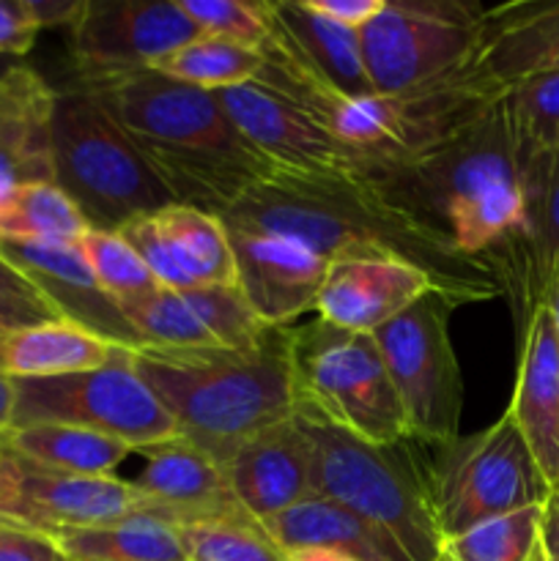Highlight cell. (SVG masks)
<instances>
[{
	"label": "cell",
	"mask_w": 559,
	"mask_h": 561,
	"mask_svg": "<svg viewBox=\"0 0 559 561\" xmlns=\"http://www.w3.org/2000/svg\"><path fill=\"white\" fill-rule=\"evenodd\" d=\"M135 453L146 460L132 485L153 504L159 518L181 524L201 515L241 507L225 480L223 466L184 436H173Z\"/></svg>",
	"instance_id": "obj_22"
},
{
	"label": "cell",
	"mask_w": 559,
	"mask_h": 561,
	"mask_svg": "<svg viewBox=\"0 0 559 561\" xmlns=\"http://www.w3.org/2000/svg\"><path fill=\"white\" fill-rule=\"evenodd\" d=\"M186 561H288L244 507L175 524Z\"/></svg>",
	"instance_id": "obj_32"
},
{
	"label": "cell",
	"mask_w": 559,
	"mask_h": 561,
	"mask_svg": "<svg viewBox=\"0 0 559 561\" xmlns=\"http://www.w3.org/2000/svg\"><path fill=\"white\" fill-rule=\"evenodd\" d=\"M285 557H288V561H360L338 551H323V548H305V551L285 553Z\"/></svg>",
	"instance_id": "obj_48"
},
{
	"label": "cell",
	"mask_w": 559,
	"mask_h": 561,
	"mask_svg": "<svg viewBox=\"0 0 559 561\" xmlns=\"http://www.w3.org/2000/svg\"><path fill=\"white\" fill-rule=\"evenodd\" d=\"M296 422L316 449V496L387 531L411 561L442 559L444 537L433 513L427 460H420L414 438L378 447L305 405H296Z\"/></svg>",
	"instance_id": "obj_5"
},
{
	"label": "cell",
	"mask_w": 559,
	"mask_h": 561,
	"mask_svg": "<svg viewBox=\"0 0 559 561\" xmlns=\"http://www.w3.org/2000/svg\"><path fill=\"white\" fill-rule=\"evenodd\" d=\"M201 36L179 0H85L69 27L77 77L151 69Z\"/></svg>",
	"instance_id": "obj_13"
},
{
	"label": "cell",
	"mask_w": 559,
	"mask_h": 561,
	"mask_svg": "<svg viewBox=\"0 0 559 561\" xmlns=\"http://www.w3.org/2000/svg\"><path fill=\"white\" fill-rule=\"evenodd\" d=\"M458 305L427 294L409 310L373 332L406 427L414 442L444 447L458 438L464 383L449 340V316Z\"/></svg>",
	"instance_id": "obj_10"
},
{
	"label": "cell",
	"mask_w": 559,
	"mask_h": 561,
	"mask_svg": "<svg viewBox=\"0 0 559 561\" xmlns=\"http://www.w3.org/2000/svg\"><path fill=\"white\" fill-rule=\"evenodd\" d=\"M77 247L91 266L99 288L115 305H126V301H135L159 288L153 274L148 272L146 263L140 261V255L132 250V244L118 230L88 228L77 241Z\"/></svg>",
	"instance_id": "obj_36"
},
{
	"label": "cell",
	"mask_w": 559,
	"mask_h": 561,
	"mask_svg": "<svg viewBox=\"0 0 559 561\" xmlns=\"http://www.w3.org/2000/svg\"><path fill=\"white\" fill-rule=\"evenodd\" d=\"M526 561H551V559H548V553H546V548H543V542L537 540L535 551L529 553V559H526Z\"/></svg>",
	"instance_id": "obj_50"
},
{
	"label": "cell",
	"mask_w": 559,
	"mask_h": 561,
	"mask_svg": "<svg viewBox=\"0 0 559 561\" xmlns=\"http://www.w3.org/2000/svg\"><path fill=\"white\" fill-rule=\"evenodd\" d=\"M469 69L499 91L537 71H559V3L486 11Z\"/></svg>",
	"instance_id": "obj_23"
},
{
	"label": "cell",
	"mask_w": 559,
	"mask_h": 561,
	"mask_svg": "<svg viewBox=\"0 0 559 561\" xmlns=\"http://www.w3.org/2000/svg\"><path fill=\"white\" fill-rule=\"evenodd\" d=\"M33 22L42 27H71L80 16L85 0H25Z\"/></svg>",
	"instance_id": "obj_43"
},
{
	"label": "cell",
	"mask_w": 559,
	"mask_h": 561,
	"mask_svg": "<svg viewBox=\"0 0 559 561\" xmlns=\"http://www.w3.org/2000/svg\"><path fill=\"white\" fill-rule=\"evenodd\" d=\"M118 310L142 345H151V348H219L181 290L157 288L153 294L118 305Z\"/></svg>",
	"instance_id": "obj_33"
},
{
	"label": "cell",
	"mask_w": 559,
	"mask_h": 561,
	"mask_svg": "<svg viewBox=\"0 0 559 561\" xmlns=\"http://www.w3.org/2000/svg\"><path fill=\"white\" fill-rule=\"evenodd\" d=\"M225 113L277 173H356L351 153L288 91L266 77L217 91Z\"/></svg>",
	"instance_id": "obj_14"
},
{
	"label": "cell",
	"mask_w": 559,
	"mask_h": 561,
	"mask_svg": "<svg viewBox=\"0 0 559 561\" xmlns=\"http://www.w3.org/2000/svg\"><path fill=\"white\" fill-rule=\"evenodd\" d=\"M53 181L93 230H121L175 206L129 135L77 82L55 88Z\"/></svg>",
	"instance_id": "obj_6"
},
{
	"label": "cell",
	"mask_w": 559,
	"mask_h": 561,
	"mask_svg": "<svg viewBox=\"0 0 559 561\" xmlns=\"http://www.w3.org/2000/svg\"><path fill=\"white\" fill-rule=\"evenodd\" d=\"M75 425L104 433L132 449L179 436L153 389L135 365V348L115 345L110 359L93 370L60 378L14 381L11 427Z\"/></svg>",
	"instance_id": "obj_9"
},
{
	"label": "cell",
	"mask_w": 559,
	"mask_h": 561,
	"mask_svg": "<svg viewBox=\"0 0 559 561\" xmlns=\"http://www.w3.org/2000/svg\"><path fill=\"white\" fill-rule=\"evenodd\" d=\"M507 414L548 485L559 491V334L543 305L521 327L518 376Z\"/></svg>",
	"instance_id": "obj_21"
},
{
	"label": "cell",
	"mask_w": 559,
	"mask_h": 561,
	"mask_svg": "<svg viewBox=\"0 0 559 561\" xmlns=\"http://www.w3.org/2000/svg\"><path fill=\"white\" fill-rule=\"evenodd\" d=\"M223 471L236 502L258 520L316 496V449L296 414L241 442Z\"/></svg>",
	"instance_id": "obj_18"
},
{
	"label": "cell",
	"mask_w": 559,
	"mask_h": 561,
	"mask_svg": "<svg viewBox=\"0 0 559 561\" xmlns=\"http://www.w3.org/2000/svg\"><path fill=\"white\" fill-rule=\"evenodd\" d=\"M0 449H3V442H0Z\"/></svg>",
	"instance_id": "obj_51"
},
{
	"label": "cell",
	"mask_w": 559,
	"mask_h": 561,
	"mask_svg": "<svg viewBox=\"0 0 559 561\" xmlns=\"http://www.w3.org/2000/svg\"><path fill=\"white\" fill-rule=\"evenodd\" d=\"M294 376L299 405L340 431L378 447L411 438L373 334L345 332L321 318L294 327Z\"/></svg>",
	"instance_id": "obj_7"
},
{
	"label": "cell",
	"mask_w": 559,
	"mask_h": 561,
	"mask_svg": "<svg viewBox=\"0 0 559 561\" xmlns=\"http://www.w3.org/2000/svg\"><path fill=\"white\" fill-rule=\"evenodd\" d=\"M157 222L168 239L170 255L184 277L186 290L239 285L228 230L217 214L190 206H168L157 214Z\"/></svg>",
	"instance_id": "obj_28"
},
{
	"label": "cell",
	"mask_w": 559,
	"mask_h": 561,
	"mask_svg": "<svg viewBox=\"0 0 559 561\" xmlns=\"http://www.w3.org/2000/svg\"><path fill=\"white\" fill-rule=\"evenodd\" d=\"M507 121L521 159L559 148V71H537L504 88Z\"/></svg>",
	"instance_id": "obj_34"
},
{
	"label": "cell",
	"mask_w": 559,
	"mask_h": 561,
	"mask_svg": "<svg viewBox=\"0 0 559 561\" xmlns=\"http://www.w3.org/2000/svg\"><path fill=\"white\" fill-rule=\"evenodd\" d=\"M540 542L546 548L548 559L559 561V491H554L543 504Z\"/></svg>",
	"instance_id": "obj_44"
},
{
	"label": "cell",
	"mask_w": 559,
	"mask_h": 561,
	"mask_svg": "<svg viewBox=\"0 0 559 561\" xmlns=\"http://www.w3.org/2000/svg\"><path fill=\"white\" fill-rule=\"evenodd\" d=\"M310 3L323 16L351 31H362L384 9V0H310Z\"/></svg>",
	"instance_id": "obj_41"
},
{
	"label": "cell",
	"mask_w": 559,
	"mask_h": 561,
	"mask_svg": "<svg viewBox=\"0 0 559 561\" xmlns=\"http://www.w3.org/2000/svg\"><path fill=\"white\" fill-rule=\"evenodd\" d=\"M433 449L427 480L444 540L482 520L546 504L554 493L507 411L486 431Z\"/></svg>",
	"instance_id": "obj_8"
},
{
	"label": "cell",
	"mask_w": 559,
	"mask_h": 561,
	"mask_svg": "<svg viewBox=\"0 0 559 561\" xmlns=\"http://www.w3.org/2000/svg\"><path fill=\"white\" fill-rule=\"evenodd\" d=\"M142 381L179 436L219 466L241 442L294 420V327H272L255 348H135Z\"/></svg>",
	"instance_id": "obj_4"
},
{
	"label": "cell",
	"mask_w": 559,
	"mask_h": 561,
	"mask_svg": "<svg viewBox=\"0 0 559 561\" xmlns=\"http://www.w3.org/2000/svg\"><path fill=\"white\" fill-rule=\"evenodd\" d=\"M524 230L499 261L497 277L521 312V327L540 305L543 288L559 263V148L532 153L521 164Z\"/></svg>",
	"instance_id": "obj_20"
},
{
	"label": "cell",
	"mask_w": 559,
	"mask_h": 561,
	"mask_svg": "<svg viewBox=\"0 0 559 561\" xmlns=\"http://www.w3.org/2000/svg\"><path fill=\"white\" fill-rule=\"evenodd\" d=\"M203 36H219L261 49L269 42L266 0H179Z\"/></svg>",
	"instance_id": "obj_38"
},
{
	"label": "cell",
	"mask_w": 559,
	"mask_h": 561,
	"mask_svg": "<svg viewBox=\"0 0 559 561\" xmlns=\"http://www.w3.org/2000/svg\"><path fill=\"white\" fill-rule=\"evenodd\" d=\"M543 504L482 520L442 542L438 561H526L540 540Z\"/></svg>",
	"instance_id": "obj_35"
},
{
	"label": "cell",
	"mask_w": 559,
	"mask_h": 561,
	"mask_svg": "<svg viewBox=\"0 0 559 561\" xmlns=\"http://www.w3.org/2000/svg\"><path fill=\"white\" fill-rule=\"evenodd\" d=\"M239 290L266 327H290L316 310L329 261L294 239L228 228Z\"/></svg>",
	"instance_id": "obj_16"
},
{
	"label": "cell",
	"mask_w": 559,
	"mask_h": 561,
	"mask_svg": "<svg viewBox=\"0 0 559 561\" xmlns=\"http://www.w3.org/2000/svg\"><path fill=\"white\" fill-rule=\"evenodd\" d=\"M53 102L31 66L0 82V206L25 184L53 181Z\"/></svg>",
	"instance_id": "obj_24"
},
{
	"label": "cell",
	"mask_w": 559,
	"mask_h": 561,
	"mask_svg": "<svg viewBox=\"0 0 559 561\" xmlns=\"http://www.w3.org/2000/svg\"><path fill=\"white\" fill-rule=\"evenodd\" d=\"M540 305L551 312L554 327H557V334H559V263L551 268V274H548L546 288H543V296H540Z\"/></svg>",
	"instance_id": "obj_46"
},
{
	"label": "cell",
	"mask_w": 559,
	"mask_h": 561,
	"mask_svg": "<svg viewBox=\"0 0 559 561\" xmlns=\"http://www.w3.org/2000/svg\"><path fill=\"white\" fill-rule=\"evenodd\" d=\"M55 318H58V312L44 305V301L16 299V296L0 294V334L14 332V329L22 327H33V323L42 321H55Z\"/></svg>",
	"instance_id": "obj_42"
},
{
	"label": "cell",
	"mask_w": 559,
	"mask_h": 561,
	"mask_svg": "<svg viewBox=\"0 0 559 561\" xmlns=\"http://www.w3.org/2000/svg\"><path fill=\"white\" fill-rule=\"evenodd\" d=\"M513 126L502 96L455 135L384 173L376 181L389 201L425 225L464 261H499L524 230V190Z\"/></svg>",
	"instance_id": "obj_3"
},
{
	"label": "cell",
	"mask_w": 559,
	"mask_h": 561,
	"mask_svg": "<svg viewBox=\"0 0 559 561\" xmlns=\"http://www.w3.org/2000/svg\"><path fill=\"white\" fill-rule=\"evenodd\" d=\"M77 85L129 135L175 206L225 214L277 170L241 137L217 93L157 69L75 77Z\"/></svg>",
	"instance_id": "obj_2"
},
{
	"label": "cell",
	"mask_w": 559,
	"mask_h": 561,
	"mask_svg": "<svg viewBox=\"0 0 559 561\" xmlns=\"http://www.w3.org/2000/svg\"><path fill=\"white\" fill-rule=\"evenodd\" d=\"M0 294H3V296H16V299L44 301L42 296H38V290L31 285V279H27L25 274L16 272V268L11 266V263L5 261L3 255H0ZM44 305H47V301H44Z\"/></svg>",
	"instance_id": "obj_45"
},
{
	"label": "cell",
	"mask_w": 559,
	"mask_h": 561,
	"mask_svg": "<svg viewBox=\"0 0 559 561\" xmlns=\"http://www.w3.org/2000/svg\"><path fill=\"white\" fill-rule=\"evenodd\" d=\"M20 66H25V60H20V58H5V55H0V82H3L5 77L14 75V71L20 69Z\"/></svg>",
	"instance_id": "obj_49"
},
{
	"label": "cell",
	"mask_w": 559,
	"mask_h": 561,
	"mask_svg": "<svg viewBox=\"0 0 559 561\" xmlns=\"http://www.w3.org/2000/svg\"><path fill=\"white\" fill-rule=\"evenodd\" d=\"M486 11L453 0H384L360 31L373 93L417 91L466 66L480 42Z\"/></svg>",
	"instance_id": "obj_11"
},
{
	"label": "cell",
	"mask_w": 559,
	"mask_h": 561,
	"mask_svg": "<svg viewBox=\"0 0 559 561\" xmlns=\"http://www.w3.org/2000/svg\"><path fill=\"white\" fill-rule=\"evenodd\" d=\"M0 442L3 449L33 463L88 477H115L113 471L124 463L126 455L135 453L118 438L75 425L9 427Z\"/></svg>",
	"instance_id": "obj_27"
},
{
	"label": "cell",
	"mask_w": 559,
	"mask_h": 561,
	"mask_svg": "<svg viewBox=\"0 0 559 561\" xmlns=\"http://www.w3.org/2000/svg\"><path fill=\"white\" fill-rule=\"evenodd\" d=\"M137 513L157 515V510L132 482L69 474L0 449V518L53 537L66 529L107 526Z\"/></svg>",
	"instance_id": "obj_12"
},
{
	"label": "cell",
	"mask_w": 559,
	"mask_h": 561,
	"mask_svg": "<svg viewBox=\"0 0 559 561\" xmlns=\"http://www.w3.org/2000/svg\"><path fill=\"white\" fill-rule=\"evenodd\" d=\"M11 416H14V381L0 376V436L11 427Z\"/></svg>",
	"instance_id": "obj_47"
},
{
	"label": "cell",
	"mask_w": 559,
	"mask_h": 561,
	"mask_svg": "<svg viewBox=\"0 0 559 561\" xmlns=\"http://www.w3.org/2000/svg\"><path fill=\"white\" fill-rule=\"evenodd\" d=\"M115 345L66 318L0 334V376L11 381L60 378L102 367Z\"/></svg>",
	"instance_id": "obj_26"
},
{
	"label": "cell",
	"mask_w": 559,
	"mask_h": 561,
	"mask_svg": "<svg viewBox=\"0 0 559 561\" xmlns=\"http://www.w3.org/2000/svg\"><path fill=\"white\" fill-rule=\"evenodd\" d=\"M36 36L38 25L25 0H0V55L22 60L36 44Z\"/></svg>",
	"instance_id": "obj_40"
},
{
	"label": "cell",
	"mask_w": 559,
	"mask_h": 561,
	"mask_svg": "<svg viewBox=\"0 0 559 561\" xmlns=\"http://www.w3.org/2000/svg\"><path fill=\"white\" fill-rule=\"evenodd\" d=\"M195 316L212 334L219 348H255L269 334L266 323L252 312L250 301L239 290V285L230 288H192L181 290Z\"/></svg>",
	"instance_id": "obj_37"
},
{
	"label": "cell",
	"mask_w": 559,
	"mask_h": 561,
	"mask_svg": "<svg viewBox=\"0 0 559 561\" xmlns=\"http://www.w3.org/2000/svg\"><path fill=\"white\" fill-rule=\"evenodd\" d=\"M427 294H438L425 268L403 257H340L318 294V318L356 334H373Z\"/></svg>",
	"instance_id": "obj_17"
},
{
	"label": "cell",
	"mask_w": 559,
	"mask_h": 561,
	"mask_svg": "<svg viewBox=\"0 0 559 561\" xmlns=\"http://www.w3.org/2000/svg\"><path fill=\"white\" fill-rule=\"evenodd\" d=\"M263 66H266V60H263L261 49L201 33L197 38L186 42L184 47L159 58L151 69L162 71L170 80L217 93L258 80Z\"/></svg>",
	"instance_id": "obj_31"
},
{
	"label": "cell",
	"mask_w": 559,
	"mask_h": 561,
	"mask_svg": "<svg viewBox=\"0 0 559 561\" xmlns=\"http://www.w3.org/2000/svg\"><path fill=\"white\" fill-rule=\"evenodd\" d=\"M219 219L228 228L294 239L329 263L340 257H403L425 268L438 294L453 305L502 294L493 268L455 255L362 173H274Z\"/></svg>",
	"instance_id": "obj_1"
},
{
	"label": "cell",
	"mask_w": 559,
	"mask_h": 561,
	"mask_svg": "<svg viewBox=\"0 0 559 561\" xmlns=\"http://www.w3.org/2000/svg\"><path fill=\"white\" fill-rule=\"evenodd\" d=\"M0 255L31 279L58 318L77 323L124 348H142L118 305L99 288L91 266L75 244H16L0 241Z\"/></svg>",
	"instance_id": "obj_19"
},
{
	"label": "cell",
	"mask_w": 559,
	"mask_h": 561,
	"mask_svg": "<svg viewBox=\"0 0 559 561\" xmlns=\"http://www.w3.org/2000/svg\"><path fill=\"white\" fill-rule=\"evenodd\" d=\"M266 11L269 42L261 55L269 66L307 88L345 99L370 96L360 31L332 22L310 0H274Z\"/></svg>",
	"instance_id": "obj_15"
},
{
	"label": "cell",
	"mask_w": 559,
	"mask_h": 561,
	"mask_svg": "<svg viewBox=\"0 0 559 561\" xmlns=\"http://www.w3.org/2000/svg\"><path fill=\"white\" fill-rule=\"evenodd\" d=\"M69 561H186L175 524L137 513L107 526L53 535Z\"/></svg>",
	"instance_id": "obj_29"
},
{
	"label": "cell",
	"mask_w": 559,
	"mask_h": 561,
	"mask_svg": "<svg viewBox=\"0 0 559 561\" xmlns=\"http://www.w3.org/2000/svg\"><path fill=\"white\" fill-rule=\"evenodd\" d=\"M88 230L80 208L55 181L25 184L0 206V241L16 244H75Z\"/></svg>",
	"instance_id": "obj_30"
},
{
	"label": "cell",
	"mask_w": 559,
	"mask_h": 561,
	"mask_svg": "<svg viewBox=\"0 0 559 561\" xmlns=\"http://www.w3.org/2000/svg\"><path fill=\"white\" fill-rule=\"evenodd\" d=\"M0 561H69L49 535L0 518Z\"/></svg>",
	"instance_id": "obj_39"
},
{
	"label": "cell",
	"mask_w": 559,
	"mask_h": 561,
	"mask_svg": "<svg viewBox=\"0 0 559 561\" xmlns=\"http://www.w3.org/2000/svg\"><path fill=\"white\" fill-rule=\"evenodd\" d=\"M261 524L283 553L323 548L360 561H411L395 537L323 496L305 499Z\"/></svg>",
	"instance_id": "obj_25"
}]
</instances>
